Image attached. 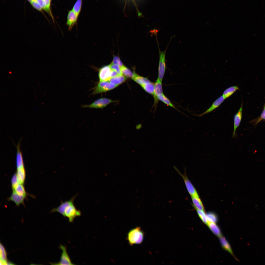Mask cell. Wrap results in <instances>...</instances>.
Wrapping results in <instances>:
<instances>
[{
    "label": "cell",
    "instance_id": "obj_1",
    "mask_svg": "<svg viewBox=\"0 0 265 265\" xmlns=\"http://www.w3.org/2000/svg\"><path fill=\"white\" fill-rule=\"evenodd\" d=\"M78 193L73 196L69 200L63 202L61 200L60 204L53 209L51 212H57L65 217H67L69 221L72 223L75 218L81 215L80 211L76 209L74 204V200Z\"/></svg>",
    "mask_w": 265,
    "mask_h": 265
},
{
    "label": "cell",
    "instance_id": "obj_2",
    "mask_svg": "<svg viewBox=\"0 0 265 265\" xmlns=\"http://www.w3.org/2000/svg\"><path fill=\"white\" fill-rule=\"evenodd\" d=\"M144 233L139 227H137L131 230L128 234V240L131 245L140 244L143 242Z\"/></svg>",
    "mask_w": 265,
    "mask_h": 265
},
{
    "label": "cell",
    "instance_id": "obj_3",
    "mask_svg": "<svg viewBox=\"0 0 265 265\" xmlns=\"http://www.w3.org/2000/svg\"><path fill=\"white\" fill-rule=\"evenodd\" d=\"M118 75L115 71L111 69L110 65L101 67L98 71V77L100 81H108L111 78Z\"/></svg>",
    "mask_w": 265,
    "mask_h": 265
},
{
    "label": "cell",
    "instance_id": "obj_4",
    "mask_svg": "<svg viewBox=\"0 0 265 265\" xmlns=\"http://www.w3.org/2000/svg\"><path fill=\"white\" fill-rule=\"evenodd\" d=\"M118 86L109 81H99L93 88L92 94L95 95L106 92L114 89Z\"/></svg>",
    "mask_w": 265,
    "mask_h": 265
},
{
    "label": "cell",
    "instance_id": "obj_5",
    "mask_svg": "<svg viewBox=\"0 0 265 265\" xmlns=\"http://www.w3.org/2000/svg\"><path fill=\"white\" fill-rule=\"evenodd\" d=\"M157 44L158 47L159 54V61L158 66V77L160 81H162L163 79L166 69V64L165 63L166 52L167 47L168 45L165 49L163 51H161L160 49L159 44L157 41Z\"/></svg>",
    "mask_w": 265,
    "mask_h": 265
},
{
    "label": "cell",
    "instance_id": "obj_6",
    "mask_svg": "<svg viewBox=\"0 0 265 265\" xmlns=\"http://www.w3.org/2000/svg\"><path fill=\"white\" fill-rule=\"evenodd\" d=\"M174 168L183 179L186 189L191 197L199 196L195 188L188 178L185 170L184 174H182L175 167Z\"/></svg>",
    "mask_w": 265,
    "mask_h": 265
},
{
    "label": "cell",
    "instance_id": "obj_7",
    "mask_svg": "<svg viewBox=\"0 0 265 265\" xmlns=\"http://www.w3.org/2000/svg\"><path fill=\"white\" fill-rule=\"evenodd\" d=\"M113 102L114 101L111 99L102 98L96 100L90 104L83 105L82 107L83 108L102 109Z\"/></svg>",
    "mask_w": 265,
    "mask_h": 265
},
{
    "label": "cell",
    "instance_id": "obj_8",
    "mask_svg": "<svg viewBox=\"0 0 265 265\" xmlns=\"http://www.w3.org/2000/svg\"><path fill=\"white\" fill-rule=\"evenodd\" d=\"M59 248L62 250L60 259L59 262L56 263H51L53 265H74L72 262L67 251L66 246L61 244Z\"/></svg>",
    "mask_w": 265,
    "mask_h": 265
},
{
    "label": "cell",
    "instance_id": "obj_9",
    "mask_svg": "<svg viewBox=\"0 0 265 265\" xmlns=\"http://www.w3.org/2000/svg\"><path fill=\"white\" fill-rule=\"evenodd\" d=\"M79 16L72 9L69 11L68 13L66 23L68 27V30L70 31L76 24Z\"/></svg>",
    "mask_w": 265,
    "mask_h": 265
},
{
    "label": "cell",
    "instance_id": "obj_10",
    "mask_svg": "<svg viewBox=\"0 0 265 265\" xmlns=\"http://www.w3.org/2000/svg\"><path fill=\"white\" fill-rule=\"evenodd\" d=\"M162 81L158 78L155 83L154 90L153 96L154 100L153 105L155 108L157 107L159 102L158 96L163 93Z\"/></svg>",
    "mask_w": 265,
    "mask_h": 265
},
{
    "label": "cell",
    "instance_id": "obj_11",
    "mask_svg": "<svg viewBox=\"0 0 265 265\" xmlns=\"http://www.w3.org/2000/svg\"><path fill=\"white\" fill-rule=\"evenodd\" d=\"M242 102L240 109L238 112L235 115L234 119V129L232 137L235 138L236 136V130L239 126L242 118Z\"/></svg>",
    "mask_w": 265,
    "mask_h": 265
},
{
    "label": "cell",
    "instance_id": "obj_12",
    "mask_svg": "<svg viewBox=\"0 0 265 265\" xmlns=\"http://www.w3.org/2000/svg\"><path fill=\"white\" fill-rule=\"evenodd\" d=\"M26 197L20 195L15 192L12 191L10 196L8 198L9 201H12L14 202L17 206L18 207L20 204H24V200Z\"/></svg>",
    "mask_w": 265,
    "mask_h": 265
},
{
    "label": "cell",
    "instance_id": "obj_13",
    "mask_svg": "<svg viewBox=\"0 0 265 265\" xmlns=\"http://www.w3.org/2000/svg\"><path fill=\"white\" fill-rule=\"evenodd\" d=\"M225 99L223 95L221 96L213 103L212 105L209 108L199 115V116L201 117L213 111L218 107Z\"/></svg>",
    "mask_w": 265,
    "mask_h": 265
},
{
    "label": "cell",
    "instance_id": "obj_14",
    "mask_svg": "<svg viewBox=\"0 0 265 265\" xmlns=\"http://www.w3.org/2000/svg\"><path fill=\"white\" fill-rule=\"evenodd\" d=\"M132 79L140 86L146 84L151 82L147 78L140 76L135 72H134L133 75Z\"/></svg>",
    "mask_w": 265,
    "mask_h": 265
},
{
    "label": "cell",
    "instance_id": "obj_15",
    "mask_svg": "<svg viewBox=\"0 0 265 265\" xmlns=\"http://www.w3.org/2000/svg\"><path fill=\"white\" fill-rule=\"evenodd\" d=\"M20 147V145H18L17 147V151L16 155L17 169L24 167L23 156Z\"/></svg>",
    "mask_w": 265,
    "mask_h": 265
},
{
    "label": "cell",
    "instance_id": "obj_16",
    "mask_svg": "<svg viewBox=\"0 0 265 265\" xmlns=\"http://www.w3.org/2000/svg\"><path fill=\"white\" fill-rule=\"evenodd\" d=\"M127 78L123 75H118L111 78L108 81L111 83L118 86L125 82Z\"/></svg>",
    "mask_w": 265,
    "mask_h": 265
},
{
    "label": "cell",
    "instance_id": "obj_17",
    "mask_svg": "<svg viewBox=\"0 0 265 265\" xmlns=\"http://www.w3.org/2000/svg\"><path fill=\"white\" fill-rule=\"evenodd\" d=\"M13 191H14L19 195L26 197L27 193L26 192L23 184L20 183L12 187Z\"/></svg>",
    "mask_w": 265,
    "mask_h": 265
},
{
    "label": "cell",
    "instance_id": "obj_18",
    "mask_svg": "<svg viewBox=\"0 0 265 265\" xmlns=\"http://www.w3.org/2000/svg\"><path fill=\"white\" fill-rule=\"evenodd\" d=\"M219 238L220 243L222 248L232 255L234 256L231 246L225 238L222 236Z\"/></svg>",
    "mask_w": 265,
    "mask_h": 265
},
{
    "label": "cell",
    "instance_id": "obj_19",
    "mask_svg": "<svg viewBox=\"0 0 265 265\" xmlns=\"http://www.w3.org/2000/svg\"><path fill=\"white\" fill-rule=\"evenodd\" d=\"M191 197L193 206L196 210L204 211L203 206L199 196Z\"/></svg>",
    "mask_w": 265,
    "mask_h": 265
},
{
    "label": "cell",
    "instance_id": "obj_20",
    "mask_svg": "<svg viewBox=\"0 0 265 265\" xmlns=\"http://www.w3.org/2000/svg\"><path fill=\"white\" fill-rule=\"evenodd\" d=\"M207 225L211 231L216 236L219 238L222 236L221 230L216 223L208 222Z\"/></svg>",
    "mask_w": 265,
    "mask_h": 265
},
{
    "label": "cell",
    "instance_id": "obj_21",
    "mask_svg": "<svg viewBox=\"0 0 265 265\" xmlns=\"http://www.w3.org/2000/svg\"><path fill=\"white\" fill-rule=\"evenodd\" d=\"M16 173L19 183L24 184L26 177V172L25 167L17 169Z\"/></svg>",
    "mask_w": 265,
    "mask_h": 265
},
{
    "label": "cell",
    "instance_id": "obj_22",
    "mask_svg": "<svg viewBox=\"0 0 265 265\" xmlns=\"http://www.w3.org/2000/svg\"><path fill=\"white\" fill-rule=\"evenodd\" d=\"M0 265H7L8 261L7 259V254L6 250L0 243Z\"/></svg>",
    "mask_w": 265,
    "mask_h": 265
},
{
    "label": "cell",
    "instance_id": "obj_23",
    "mask_svg": "<svg viewBox=\"0 0 265 265\" xmlns=\"http://www.w3.org/2000/svg\"><path fill=\"white\" fill-rule=\"evenodd\" d=\"M238 90L239 89L237 86H235L230 87L224 91L222 95L226 99L231 96Z\"/></svg>",
    "mask_w": 265,
    "mask_h": 265
},
{
    "label": "cell",
    "instance_id": "obj_24",
    "mask_svg": "<svg viewBox=\"0 0 265 265\" xmlns=\"http://www.w3.org/2000/svg\"><path fill=\"white\" fill-rule=\"evenodd\" d=\"M154 85L155 83L151 81L149 83L141 86L146 92L153 96L154 90Z\"/></svg>",
    "mask_w": 265,
    "mask_h": 265
},
{
    "label": "cell",
    "instance_id": "obj_25",
    "mask_svg": "<svg viewBox=\"0 0 265 265\" xmlns=\"http://www.w3.org/2000/svg\"><path fill=\"white\" fill-rule=\"evenodd\" d=\"M158 100H160L168 106H169L176 109H177L174 105L171 102L169 99L164 94H160L158 96Z\"/></svg>",
    "mask_w": 265,
    "mask_h": 265
},
{
    "label": "cell",
    "instance_id": "obj_26",
    "mask_svg": "<svg viewBox=\"0 0 265 265\" xmlns=\"http://www.w3.org/2000/svg\"><path fill=\"white\" fill-rule=\"evenodd\" d=\"M82 0H77L73 7L72 10L78 16L81 12Z\"/></svg>",
    "mask_w": 265,
    "mask_h": 265
},
{
    "label": "cell",
    "instance_id": "obj_27",
    "mask_svg": "<svg viewBox=\"0 0 265 265\" xmlns=\"http://www.w3.org/2000/svg\"><path fill=\"white\" fill-rule=\"evenodd\" d=\"M122 75L127 78H132L134 72H132L129 69L124 66L121 67Z\"/></svg>",
    "mask_w": 265,
    "mask_h": 265
},
{
    "label": "cell",
    "instance_id": "obj_28",
    "mask_svg": "<svg viewBox=\"0 0 265 265\" xmlns=\"http://www.w3.org/2000/svg\"><path fill=\"white\" fill-rule=\"evenodd\" d=\"M207 219L208 222L216 223L218 221V218L216 215L212 212H209L206 214Z\"/></svg>",
    "mask_w": 265,
    "mask_h": 265
},
{
    "label": "cell",
    "instance_id": "obj_29",
    "mask_svg": "<svg viewBox=\"0 0 265 265\" xmlns=\"http://www.w3.org/2000/svg\"><path fill=\"white\" fill-rule=\"evenodd\" d=\"M197 213L202 221L205 224L207 225L208 221L207 219L206 214L204 211L196 210Z\"/></svg>",
    "mask_w": 265,
    "mask_h": 265
},
{
    "label": "cell",
    "instance_id": "obj_30",
    "mask_svg": "<svg viewBox=\"0 0 265 265\" xmlns=\"http://www.w3.org/2000/svg\"><path fill=\"white\" fill-rule=\"evenodd\" d=\"M262 120H265V104L264 106L263 110L260 116L258 118L252 120L251 122L255 125Z\"/></svg>",
    "mask_w": 265,
    "mask_h": 265
},
{
    "label": "cell",
    "instance_id": "obj_31",
    "mask_svg": "<svg viewBox=\"0 0 265 265\" xmlns=\"http://www.w3.org/2000/svg\"><path fill=\"white\" fill-rule=\"evenodd\" d=\"M110 65L111 69L115 71L118 75H122L121 67L118 65L111 64Z\"/></svg>",
    "mask_w": 265,
    "mask_h": 265
},
{
    "label": "cell",
    "instance_id": "obj_32",
    "mask_svg": "<svg viewBox=\"0 0 265 265\" xmlns=\"http://www.w3.org/2000/svg\"><path fill=\"white\" fill-rule=\"evenodd\" d=\"M111 64H117L121 67L124 66L119 57L116 56H114L113 60Z\"/></svg>",
    "mask_w": 265,
    "mask_h": 265
},
{
    "label": "cell",
    "instance_id": "obj_33",
    "mask_svg": "<svg viewBox=\"0 0 265 265\" xmlns=\"http://www.w3.org/2000/svg\"><path fill=\"white\" fill-rule=\"evenodd\" d=\"M11 183L12 187L19 183L16 173L13 175L11 179Z\"/></svg>",
    "mask_w": 265,
    "mask_h": 265
},
{
    "label": "cell",
    "instance_id": "obj_34",
    "mask_svg": "<svg viewBox=\"0 0 265 265\" xmlns=\"http://www.w3.org/2000/svg\"><path fill=\"white\" fill-rule=\"evenodd\" d=\"M32 6L39 11H41L42 8L37 1L36 0H33L30 2Z\"/></svg>",
    "mask_w": 265,
    "mask_h": 265
},
{
    "label": "cell",
    "instance_id": "obj_35",
    "mask_svg": "<svg viewBox=\"0 0 265 265\" xmlns=\"http://www.w3.org/2000/svg\"><path fill=\"white\" fill-rule=\"evenodd\" d=\"M36 0L42 8L47 12V10L45 0Z\"/></svg>",
    "mask_w": 265,
    "mask_h": 265
},
{
    "label": "cell",
    "instance_id": "obj_36",
    "mask_svg": "<svg viewBox=\"0 0 265 265\" xmlns=\"http://www.w3.org/2000/svg\"><path fill=\"white\" fill-rule=\"evenodd\" d=\"M46 5L47 7V10L48 12L50 14L51 16L52 15V14L50 9V6L51 3V0H45Z\"/></svg>",
    "mask_w": 265,
    "mask_h": 265
},
{
    "label": "cell",
    "instance_id": "obj_37",
    "mask_svg": "<svg viewBox=\"0 0 265 265\" xmlns=\"http://www.w3.org/2000/svg\"><path fill=\"white\" fill-rule=\"evenodd\" d=\"M28 0V1H29V2H31V1H33V0Z\"/></svg>",
    "mask_w": 265,
    "mask_h": 265
}]
</instances>
